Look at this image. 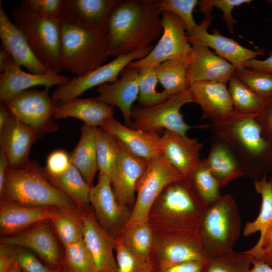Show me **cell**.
Instances as JSON below:
<instances>
[{
    "label": "cell",
    "instance_id": "54",
    "mask_svg": "<svg viewBox=\"0 0 272 272\" xmlns=\"http://www.w3.org/2000/svg\"><path fill=\"white\" fill-rule=\"evenodd\" d=\"M8 167L9 161L5 150L0 146V193L3 190L5 175Z\"/></svg>",
    "mask_w": 272,
    "mask_h": 272
},
{
    "label": "cell",
    "instance_id": "35",
    "mask_svg": "<svg viewBox=\"0 0 272 272\" xmlns=\"http://www.w3.org/2000/svg\"><path fill=\"white\" fill-rule=\"evenodd\" d=\"M155 232L148 222L127 224L118 239L123 246L139 258L149 262Z\"/></svg>",
    "mask_w": 272,
    "mask_h": 272
},
{
    "label": "cell",
    "instance_id": "52",
    "mask_svg": "<svg viewBox=\"0 0 272 272\" xmlns=\"http://www.w3.org/2000/svg\"><path fill=\"white\" fill-rule=\"evenodd\" d=\"M154 272H207V263L206 260L187 261Z\"/></svg>",
    "mask_w": 272,
    "mask_h": 272
},
{
    "label": "cell",
    "instance_id": "10",
    "mask_svg": "<svg viewBox=\"0 0 272 272\" xmlns=\"http://www.w3.org/2000/svg\"><path fill=\"white\" fill-rule=\"evenodd\" d=\"M206 261L198 233H155L149 262L154 271L190 261Z\"/></svg>",
    "mask_w": 272,
    "mask_h": 272
},
{
    "label": "cell",
    "instance_id": "33",
    "mask_svg": "<svg viewBox=\"0 0 272 272\" xmlns=\"http://www.w3.org/2000/svg\"><path fill=\"white\" fill-rule=\"evenodd\" d=\"M191 54L165 60L156 65L158 81L170 96L187 89L190 86L188 70Z\"/></svg>",
    "mask_w": 272,
    "mask_h": 272
},
{
    "label": "cell",
    "instance_id": "38",
    "mask_svg": "<svg viewBox=\"0 0 272 272\" xmlns=\"http://www.w3.org/2000/svg\"><path fill=\"white\" fill-rule=\"evenodd\" d=\"M120 151V142L114 135L101 127L97 138V157L98 171L113 180Z\"/></svg>",
    "mask_w": 272,
    "mask_h": 272
},
{
    "label": "cell",
    "instance_id": "11",
    "mask_svg": "<svg viewBox=\"0 0 272 272\" xmlns=\"http://www.w3.org/2000/svg\"><path fill=\"white\" fill-rule=\"evenodd\" d=\"M183 178L162 155L149 161L146 172L138 182L135 201L128 224L148 222L150 209L162 191L171 183Z\"/></svg>",
    "mask_w": 272,
    "mask_h": 272
},
{
    "label": "cell",
    "instance_id": "21",
    "mask_svg": "<svg viewBox=\"0 0 272 272\" xmlns=\"http://www.w3.org/2000/svg\"><path fill=\"white\" fill-rule=\"evenodd\" d=\"M120 74V78L115 82L97 87L98 95L94 98L117 107L122 112L125 123L130 126L132 122L131 107L139 94V69L126 67Z\"/></svg>",
    "mask_w": 272,
    "mask_h": 272
},
{
    "label": "cell",
    "instance_id": "45",
    "mask_svg": "<svg viewBox=\"0 0 272 272\" xmlns=\"http://www.w3.org/2000/svg\"><path fill=\"white\" fill-rule=\"evenodd\" d=\"M117 268L115 272H154L150 263L128 251L117 238L115 249Z\"/></svg>",
    "mask_w": 272,
    "mask_h": 272
},
{
    "label": "cell",
    "instance_id": "62",
    "mask_svg": "<svg viewBox=\"0 0 272 272\" xmlns=\"http://www.w3.org/2000/svg\"><path fill=\"white\" fill-rule=\"evenodd\" d=\"M270 180H271V181L272 182V177H271V179Z\"/></svg>",
    "mask_w": 272,
    "mask_h": 272
},
{
    "label": "cell",
    "instance_id": "18",
    "mask_svg": "<svg viewBox=\"0 0 272 272\" xmlns=\"http://www.w3.org/2000/svg\"><path fill=\"white\" fill-rule=\"evenodd\" d=\"M83 240L98 272H115L114 256L117 239L108 233L98 222L90 207L81 211Z\"/></svg>",
    "mask_w": 272,
    "mask_h": 272
},
{
    "label": "cell",
    "instance_id": "58",
    "mask_svg": "<svg viewBox=\"0 0 272 272\" xmlns=\"http://www.w3.org/2000/svg\"><path fill=\"white\" fill-rule=\"evenodd\" d=\"M254 258L262 260L272 267V250L261 252L254 256Z\"/></svg>",
    "mask_w": 272,
    "mask_h": 272
},
{
    "label": "cell",
    "instance_id": "29",
    "mask_svg": "<svg viewBox=\"0 0 272 272\" xmlns=\"http://www.w3.org/2000/svg\"><path fill=\"white\" fill-rule=\"evenodd\" d=\"M205 160L221 188L245 176L242 164L236 153L229 145L218 137L213 135L210 152Z\"/></svg>",
    "mask_w": 272,
    "mask_h": 272
},
{
    "label": "cell",
    "instance_id": "28",
    "mask_svg": "<svg viewBox=\"0 0 272 272\" xmlns=\"http://www.w3.org/2000/svg\"><path fill=\"white\" fill-rule=\"evenodd\" d=\"M58 208L29 207L1 200L0 231L4 236L23 231L40 222L50 220Z\"/></svg>",
    "mask_w": 272,
    "mask_h": 272
},
{
    "label": "cell",
    "instance_id": "27",
    "mask_svg": "<svg viewBox=\"0 0 272 272\" xmlns=\"http://www.w3.org/2000/svg\"><path fill=\"white\" fill-rule=\"evenodd\" d=\"M40 135L33 129L10 116L0 131V146L5 150L9 167L23 166L30 160V149Z\"/></svg>",
    "mask_w": 272,
    "mask_h": 272
},
{
    "label": "cell",
    "instance_id": "9",
    "mask_svg": "<svg viewBox=\"0 0 272 272\" xmlns=\"http://www.w3.org/2000/svg\"><path fill=\"white\" fill-rule=\"evenodd\" d=\"M190 103L193 100L189 87L156 105L132 109L130 126L157 133L169 130L185 136L188 130L195 127L187 124L180 112L183 105Z\"/></svg>",
    "mask_w": 272,
    "mask_h": 272
},
{
    "label": "cell",
    "instance_id": "43",
    "mask_svg": "<svg viewBox=\"0 0 272 272\" xmlns=\"http://www.w3.org/2000/svg\"><path fill=\"white\" fill-rule=\"evenodd\" d=\"M65 264L76 272H98L83 238L64 247Z\"/></svg>",
    "mask_w": 272,
    "mask_h": 272
},
{
    "label": "cell",
    "instance_id": "49",
    "mask_svg": "<svg viewBox=\"0 0 272 272\" xmlns=\"http://www.w3.org/2000/svg\"><path fill=\"white\" fill-rule=\"evenodd\" d=\"M17 261L25 272H56L43 265L33 254L25 250L20 249Z\"/></svg>",
    "mask_w": 272,
    "mask_h": 272
},
{
    "label": "cell",
    "instance_id": "31",
    "mask_svg": "<svg viewBox=\"0 0 272 272\" xmlns=\"http://www.w3.org/2000/svg\"><path fill=\"white\" fill-rule=\"evenodd\" d=\"M80 139L70 154V162L82 174L88 184L93 186L98 171L97 157L98 127L84 123L80 128Z\"/></svg>",
    "mask_w": 272,
    "mask_h": 272
},
{
    "label": "cell",
    "instance_id": "4",
    "mask_svg": "<svg viewBox=\"0 0 272 272\" xmlns=\"http://www.w3.org/2000/svg\"><path fill=\"white\" fill-rule=\"evenodd\" d=\"M0 196L1 200L29 207H78L48 180L44 168L35 160L20 167H8Z\"/></svg>",
    "mask_w": 272,
    "mask_h": 272
},
{
    "label": "cell",
    "instance_id": "59",
    "mask_svg": "<svg viewBox=\"0 0 272 272\" xmlns=\"http://www.w3.org/2000/svg\"><path fill=\"white\" fill-rule=\"evenodd\" d=\"M271 250H272V228L270 229L269 233H268L267 235L266 236L263 242L261 250L259 253L261 252H268Z\"/></svg>",
    "mask_w": 272,
    "mask_h": 272
},
{
    "label": "cell",
    "instance_id": "13",
    "mask_svg": "<svg viewBox=\"0 0 272 272\" xmlns=\"http://www.w3.org/2000/svg\"><path fill=\"white\" fill-rule=\"evenodd\" d=\"M163 32L156 45L145 57L131 62L127 67L140 69L155 66L165 60L191 54L192 46L188 42L182 21L168 11H161Z\"/></svg>",
    "mask_w": 272,
    "mask_h": 272
},
{
    "label": "cell",
    "instance_id": "44",
    "mask_svg": "<svg viewBox=\"0 0 272 272\" xmlns=\"http://www.w3.org/2000/svg\"><path fill=\"white\" fill-rule=\"evenodd\" d=\"M156 5L161 11L173 13L183 22L186 33L193 31L198 26L194 20L193 12L198 5L197 0H156Z\"/></svg>",
    "mask_w": 272,
    "mask_h": 272
},
{
    "label": "cell",
    "instance_id": "57",
    "mask_svg": "<svg viewBox=\"0 0 272 272\" xmlns=\"http://www.w3.org/2000/svg\"><path fill=\"white\" fill-rule=\"evenodd\" d=\"M11 55L4 49L0 51V71L2 73L5 70L10 58Z\"/></svg>",
    "mask_w": 272,
    "mask_h": 272
},
{
    "label": "cell",
    "instance_id": "61",
    "mask_svg": "<svg viewBox=\"0 0 272 272\" xmlns=\"http://www.w3.org/2000/svg\"><path fill=\"white\" fill-rule=\"evenodd\" d=\"M57 272H76L70 267H68L66 264L59 269Z\"/></svg>",
    "mask_w": 272,
    "mask_h": 272
},
{
    "label": "cell",
    "instance_id": "8",
    "mask_svg": "<svg viewBox=\"0 0 272 272\" xmlns=\"http://www.w3.org/2000/svg\"><path fill=\"white\" fill-rule=\"evenodd\" d=\"M49 89L27 90L5 102L10 114L39 135L58 129L54 117L57 102L49 95Z\"/></svg>",
    "mask_w": 272,
    "mask_h": 272
},
{
    "label": "cell",
    "instance_id": "32",
    "mask_svg": "<svg viewBox=\"0 0 272 272\" xmlns=\"http://www.w3.org/2000/svg\"><path fill=\"white\" fill-rule=\"evenodd\" d=\"M254 186L261 197L259 214L255 220L247 222L243 230L245 237L258 231L260 232L257 242L248 250L253 256L261 251L263 242L272 228V182L265 175L254 181Z\"/></svg>",
    "mask_w": 272,
    "mask_h": 272
},
{
    "label": "cell",
    "instance_id": "48",
    "mask_svg": "<svg viewBox=\"0 0 272 272\" xmlns=\"http://www.w3.org/2000/svg\"><path fill=\"white\" fill-rule=\"evenodd\" d=\"M70 164V154L63 150H57L48 155L43 168L46 174L57 175L64 172Z\"/></svg>",
    "mask_w": 272,
    "mask_h": 272
},
{
    "label": "cell",
    "instance_id": "36",
    "mask_svg": "<svg viewBox=\"0 0 272 272\" xmlns=\"http://www.w3.org/2000/svg\"><path fill=\"white\" fill-rule=\"evenodd\" d=\"M82 210L78 207L58 208L50 220L54 233L64 247L83 238Z\"/></svg>",
    "mask_w": 272,
    "mask_h": 272
},
{
    "label": "cell",
    "instance_id": "40",
    "mask_svg": "<svg viewBox=\"0 0 272 272\" xmlns=\"http://www.w3.org/2000/svg\"><path fill=\"white\" fill-rule=\"evenodd\" d=\"M254 256L248 250H234L206 259L207 272H249Z\"/></svg>",
    "mask_w": 272,
    "mask_h": 272
},
{
    "label": "cell",
    "instance_id": "55",
    "mask_svg": "<svg viewBox=\"0 0 272 272\" xmlns=\"http://www.w3.org/2000/svg\"><path fill=\"white\" fill-rule=\"evenodd\" d=\"M252 264L249 272H272V267L262 260L254 258Z\"/></svg>",
    "mask_w": 272,
    "mask_h": 272
},
{
    "label": "cell",
    "instance_id": "42",
    "mask_svg": "<svg viewBox=\"0 0 272 272\" xmlns=\"http://www.w3.org/2000/svg\"><path fill=\"white\" fill-rule=\"evenodd\" d=\"M234 75L264 101L272 97V74L243 67Z\"/></svg>",
    "mask_w": 272,
    "mask_h": 272
},
{
    "label": "cell",
    "instance_id": "3",
    "mask_svg": "<svg viewBox=\"0 0 272 272\" xmlns=\"http://www.w3.org/2000/svg\"><path fill=\"white\" fill-rule=\"evenodd\" d=\"M207 208L183 178L162 191L150 209L148 222L155 233H198Z\"/></svg>",
    "mask_w": 272,
    "mask_h": 272
},
{
    "label": "cell",
    "instance_id": "26",
    "mask_svg": "<svg viewBox=\"0 0 272 272\" xmlns=\"http://www.w3.org/2000/svg\"><path fill=\"white\" fill-rule=\"evenodd\" d=\"M192 46L188 70L190 84L199 81L228 83L234 75V67L209 47L201 45Z\"/></svg>",
    "mask_w": 272,
    "mask_h": 272
},
{
    "label": "cell",
    "instance_id": "2",
    "mask_svg": "<svg viewBox=\"0 0 272 272\" xmlns=\"http://www.w3.org/2000/svg\"><path fill=\"white\" fill-rule=\"evenodd\" d=\"M257 115L234 111L210 127L213 135L233 149L242 164L245 176L253 181L265 175L272 166V143L263 136Z\"/></svg>",
    "mask_w": 272,
    "mask_h": 272
},
{
    "label": "cell",
    "instance_id": "51",
    "mask_svg": "<svg viewBox=\"0 0 272 272\" xmlns=\"http://www.w3.org/2000/svg\"><path fill=\"white\" fill-rule=\"evenodd\" d=\"M22 248L3 245L0 246V272H9L17 261V254Z\"/></svg>",
    "mask_w": 272,
    "mask_h": 272
},
{
    "label": "cell",
    "instance_id": "15",
    "mask_svg": "<svg viewBox=\"0 0 272 272\" xmlns=\"http://www.w3.org/2000/svg\"><path fill=\"white\" fill-rule=\"evenodd\" d=\"M214 16L211 14L205 15L204 18L192 32L186 33L188 42L192 45H201L211 47L216 53L230 62L236 69L244 66L248 60L263 55V49L254 50L247 48L233 39L224 36L218 30L214 29L212 33L208 32Z\"/></svg>",
    "mask_w": 272,
    "mask_h": 272
},
{
    "label": "cell",
    "instance_id": "24",
    "mask_svg": "<svg viewBox=\"0 0 272 272\" xmlns=\"http://www.w3.org/2000/svg\"><path fill=\"white\" fill-rule=\"evenodd\" d=\"M189 90L193 103L202 111V117L212 122L223 119L234 111L227 83L194 82L190 84Z\"/></svg>",
    "mask_w": 272,
    "mask_h": 272
},
{
    "label": "cell",
    "instance_id": "39",
    "mask_svg": "<svg viewBox=\"0 0 272 272\" xmlns=\"http://www.w3.org/2000/svg\"><path fill=\"white\" fill-rule=\"evenodd\" d=\"M228 90L234 111L243 114H258L264 100L234 75L228 82Z\"/></svg>",
    "mask_w": 272,
    "mask_h": 272
},
{
    "label": "cell",
    "instance_id": "17",
    "mask_svg": "<svg viewBox=\"0 0 272 272\" xmlns=\"http://www.w3.org/2000/svg\"><path fill=\"white\" fill-rule=\"evenodd\" d=\"M121 0H63L62 21L108 34L110 17Z\"/></svg>",
    "mask_w": 272,
    "mask_h": 272
},
{
    "label": "cell",
    "instance_id": "41",
    "mask_svg": "<svg viewBox=\"0 0 272 272\" xmlns=\"http://www.w3.org/2000/svg\"><path fill=\"white\" fill-rule=\"evenodd\" d=\"M139 94L138 101L143 107H151L161 103L170 96L164 90L158 91L157 85L158 79L155 66H144L139 69Z\"/></svg>",
    "mask_w": 272,
    "mask_h": 272
},
{
    "label": "cell",
    "instance_id": "34",
    "mask_svg": "<svg viewBox=\"0 0 272 272\" xmlns=\"http://www.w3.org/2000/svg\"><path fill=\"white\" fill-rule=\"evenodd\" d=\"M45 174L48 180L71 198L79 208L83 210L89 207V192L91 187L73 164L71 163L66 170L59 175Z\"/></svg>",
    "mask_w": 272,
    "mask_h": 272
},
{
    "label": "cell",
    "instance_id": "53",
    "mask_svg": "<svg viewBox=\"0 0 272 272\" xmlns=\"http://www.w3.org/2000/svg\"><path fill=\"white\" fill-rule=\"evenodd\" d=\"M244 66L252 70L272 74V53L264 60L253 58L247 61Z\"/></svg>",
    "mask_w": 272,
    "mask_h": 272
},
{
    "label": "cell",
    "instance_id": "19",
    "mask_svg": "<svg viewBox=\"0 0 272 272\" xmlns=\"http://www.w3.org/2000/svg\"><path fill=\"white\" fill-rule=\"evenodd\" d=\"M119 142L120 151L111 186L117 201L121 205L132 206V209L137 185L148 168V162L135 156Z\"/></svg>",
    "mask_w": 272,
    "mask_h": 272
},
{
    "label": "cell",
    "instance_id": "60",
    "mask_svg": "<svg viewBox=\"0 0 272 272\" xmlns=\"http://www.w3.org/2000/svg\"><path fill=\"white\" fill-rule=\"evenodd\" d=\"M9 272H25L24 271L21 267L19 265L17 261L15 263V264L11 268Z\"/></svg>",
    "mask_w": 272,
    "mask_h": 272
},
{
    "label": "cell",
    "instance_id": "46",
    "mask_svg": "<svg viewBox=\"0 0 272 272\" xmlns=\"http://www.w3.org/2000/svg\"><path fill=\"white\" fill-rule=\"evenodd\" d=\"M250 0H201L198 1V11L204 15L211 14L214 7L220 9L223 14L222 18L228 30L231 32L234 30V25L238 23L232 16V11L241 5L249 4Z\"/></svg>",
    "mask_w": 272,
    "mask_h": 272
},
{
    "label": "cell",
    "instance_id": "30",
    "mask_svg": "<svg viewBox=\"0 0 272 272\" xmlns=\"http://www.w3.org/2000/svg\"><path fill=\"white\" fill-rule=\"evenodd\" d=\"M113 106L96 100L94 98H76L58 104L54 110L55 119L74 117L95 127H101L103 122L113 117Z\"/></svg>",
    "mask_w": 272,
    "mask_h": 272
},
{
    "label": "cell",
    "instance_id": "12",
    "mask_svg": "<svg viewBox=\"0 0 272 272\" xmlns=\"http://www.w3.org/2000/svg\"><path fill=\"white\" fill-rule=\"evenodd\" d=\"M152 45L127 54L116 57L81 77H75L65 84L58 86L51 93V97L58 104L78 98L88 90L107 83H113L127 65L133 61L146 56L152 50Z\"/></svg>",
    "mask_w": 272,
    "mask_h": 272
},
{
    "label": "cell",
    "instance_id": "25",
    "mask_svg": "<svg viewBox=\"0 0 272 272\" xmlns=\"http://www.w3.org/2000/svg\"><path fill=\"white\" fill-rule=\"evenodd\" d=\"M100 127L114 135L135 156L148 162L161 155L159 133L129 127L113 117L105 120Z\"/></svg>",
    "mask_w": 272,
    "mask_h": 272
},
{
    "label": "cell",
    "instance_id": "14",
    "mask_svg": "<svg viewBox=\"0 0 272 272\" xmlns=\"http://www.w3.org/2000/svg\"><path fill=\"white\" fill-rule=\"evenodd\" d=\"M89 202L100 225L116 239L129 222L132 208L120 205L114 195L110 178L99 173L96 185L90 188Z\"/></svg>",
    "mask_w": 272,
    "mask_h": 272
},
{
    "label": "cell",
    "instance_id": "50",
    "mask_svg": "<svg viewBox=\"0 0 272 272\" xmlns=\"http://www.w3.org/2000/svg\"><path fill=\"white\" fill-rule=\"evenodd\" d=\"M256 119L263 136L272 143V97L264 101L263 107Z\"/></svg>",
    "mask_w": 272,
    "mask_h": 272
},
{
    "label": "cell",
    "instance_id": "56",
    "mask_svg": "<svg viewBox=\"0 0 272 272\" xmlns=\"http://www.w3.org/2000/svg\"><path fill=\"white\" fill-rule=\"evenodd\" d=\"M10 116V112L5 102L0 105V131L3 128Z\"/></svg>",
    "mask_w": 272,
    "mask_h": 272
},
{
    "label": "cell",
    "instance_id": "6",
    "mask_svg": "<svg viewBox=\"0 0 272 272\" xmlns=\"http://www.w3.org/2000/svg\"><path fill=\"white\" fill-rule=\"evenodd\" d=\"M11 16L40 62L49 71L61 72V22L44 17L21 4L12 10Z\"/></svg>",
    "mask_w": 272,
    "mask_h": 272
},
{
    "label": "cell",
    "instance_id": "47",
    "mask_svg": "<svg viewBox=\"0 0 272 272\" xmlns=\"http://www.w3.org/2000/svg\"><path fill=\"white\" fill-rule=\"evenodd\" d=\"M21 4L44 17L62 22L63 0H23Z\"/></svg>",
    "mask_w": 272,
    "mask_h": 272
},
{
    "label": "cell",
    "instance_id": "23",
    "mask_svg": "<svg viewBox=\"0 0 272 272\" xmlns=\"http://www.w3.org/2000/svg\"><path fill=\"white\" fill-rule=\"evenodd\" d=\"M0 38L3 48L20 66L30 73L44 74L49 71L37 58L26 38L5 13L0 2Z\"/></svg>",
    "mask_w": 272,
    "mask_h": 272
},
{
    "label": "cell",
    "instance_id": "37",
    "mask_svg": "<svg viewBox=\"0 0 272 272\" xmlns=\"http://www.w3.org/2000/svg\"><path fill=\"white\" fill-rule=\"evenodd\" d=\"M183 179L197 199L207 207L222 196L221 188L209 171L205 159L201 160Z\"/></svg>",
    "mask_w": 272,
    "mask_h": 272
},
{
    "label": "cell",
    "instance_id": "16",
    "mask_svg": "<svg viewBox=\"0 0 272 272\" xmlns=\"http://www.w3.org/2000/svg\"><path fill=\"white\" fill-rule=\"evenodd\" d=\"M54 233L52 227L44 221L18 233L2 237L1 244L29 248L57 272L65 263Z\"/></svg>",
    "mask_w": 272,
    "mask_h": 272
},
{
    "label": "cell",
    "instance_id": "1",
    "mask_svg": "<svg viewBox=\"0 0 272 272\" xmlns=\"http://www.w3.org/2000/svg\"><path fill=\"white\" fill-rule=\"evenodd\" d=\"M162 32L161 11L154 1H121L108 23L111 56L116 57L147 48Z\"/></svg>",
    "mask_w": 272,
    "mask_h": 272
},
{
    "label": "cell",
    "instance_id": "22",
    "mask_svg": "<svg viewBox=\"0 0 272 272\" xmlns=\"http://www.w3.org/2000/svg\"><path fill=\"white\" fill-rule=\"evenodd\" d=\"M203 145L197 138H189L169 130L164 131L161 136V155L183 178L201 161L200 152Z\"/></svg>",
    "mask_w": 272,
    "mask_h": 272
},
{
    "label": "cell",
    "instance_id": "5",
    "mask_svg": "<svg viewBox=\"0 0 272 272\" xmlns=\"http://www.w3.org/2000/svg\"><path fill=\"white\" fill-rule=\"evenodd\" d=\"M60 29L62 71L81 77L105 64L111 56L108 34L64 21Z\"/></svg>",
    "mask_w": 272,
    "mask_h": 272
},
{
    "label": "cell",
    "instance_id": "20",
    "mask_svg": "<svg viewBox=\"0 0 272 272\" xmlns=\"http://www.w3.org/2000/svg\"><path fill=\"white\" fill-rule=\"evenodd\" d=\"M70 78L66 75L48 71L44 74L27 73L21 69L13 59L10 58L0 76V100L5 102L15 94L29 88L42 86L49 89L53 86L66 83Z\"/></svg>",
    "mask_w": 272,
    "mask_h": 272
},
{
    "label": "cell",
    "instance_id": "7",
    "mask_svg": "<svg viewBox=\"0 0 272 272\" xmlns=\"http://www.w3.org/2000/svg\"><path fill=\"white\" fill-rule=\"evenodd\" d=\"M238 206L230 194L208 207L198 234L206 257L233 250L241 231Z\"/></svg>",
    "mask_w": 272,
    "mask_h": 272
}]
</instances>
